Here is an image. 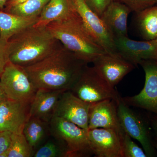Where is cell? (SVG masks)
<instances>
[{"label": "cell", "instance_id": "obj_27", "mask_svg": "<svg viewBox=\"0 0 157 157\" xmlns=\"http://www.w3.org/2000/svg\"><path fill=\"white\" fill-rule=\"evenodd\" d=\"M88 6L99 17L105 9L112 2V0H85Z\"/></svg>", "mask_w": 157, "mask_h": 157}, {"label": "cell", "instance_id": "obj_8", "mask_svg": "<svg viewBox=\"0 0 157 157\" xmlns=\"http://www.w3.org/2000/svg\"><path fill=\"white\" fill-rule=\"evenodd\" d=\"M75 9L91 36L106 53L119 55L114 36L101 17L94 12L85 0H73Z\"/></svg>", "mask_w": 157, "mask_h": 157}, {"label": "cell", "instance_id": "obj_34", "mask_svg": "<svg viewBox=\"0 0 157 157\" xmlns=\"http://www.w3.org/2000/svg\"><path fill=\"white\" fill-rule=\"evenodd\" d=\"M154 147L155 148L156 150H157V137H156V138L155 139V141H154Z\"/></svg>", "mask_w": 157, "mask_h": 157}, {"label": "cell", "instance_id": "obj_12", "mask_svg": "<svg viewBox=\"0 0 157 157\" xmlns=\"http://www.w3.org/2000/svg\"><path fill=\"white\" fill-rule=\"evenodd\" d=\"M118 53L135 67L145 60H157V41H137L126 36L114 37Z\"/></svg>", "mask_w": 157, "mask_h": 157}, {"label": "cell", "instance_id": "obj_33", "mask_svg": "<svg viewBox=\"0 0 157 157\" xmlns=\"http://www.w3.org/2000/svg\"><path fill=\"white\" fill-rule=\"evenodd\" d=\"M9 0H0V9H3Z\"/></svg>", "mask_w": 157, "mask_h": 157}, {"label": "cell", "instance_id": "obj_22", "mask_svg": "<svg viewBox=\"0 0 157 157\" xmlns=\"http://www.w3.org/2000/svg\"><path fill=\"white\" fill-rule=\"evenodd\" d=\"M49 0H27L9 8L8 12L22 16H39Z\"/></svg>", "mask_w": 157, "mask_h": 157}, {"label": "cell", "instance_id": "obj_25", "mask_svg": "<svg viewBox=\"0 0 157 157\" xmlns=\"http://www.w3.org/2000/svg\"><path fill=\"white\" fill-rule=\"evenodd\" d=\"M124 157H146V153L142 148L132 140V138L125 133L122 140Z\"/></svg>", "mask_w": 157, "mask_h": 157}, {"label": "cell", "instance_id": "obj_31", "mask_svg": "<svg viewBox=\"0 0 157 157\" xmlns=\"http://www.w3.org/2000/svg\"><path fill=\"white\" fill-rule=\"evenodd\" d=\"M27 0H10L9 2V9L12 6L24 2Z\"/></svg>", "mask_w": 157, "mask_h": 157}, {"label": "cell", "instance_id": "obj_6", "mask_svg": "<svg viewBox=\"0 0 157 157\" xmlns=\"http://www.w3.org/2000/svg\"><path fill=\"white\" fill-rule=\"evenodd\" d=\"M0 81L8 99L30 104L37 89L24 67L10 61L0 75Z\"/></svg>", "mask_w": 157, "mask_h": 157}, {"label": "cell", "instance_id": "obj_10", "mask_svg": "<svg viewBox=\"0 0 157 157\" xmlns=\"http://www.w3.org/2000/svg\"><path fill=\"white\" fill-rule=\"evenodd\" d=\"M90 104L79 99L70 90L67 91L62 94L59 99L53 116L88 131Z\"/></svg>", "mask_w": 157, "mask_h": 157}, {"label": "cell", "instance_id": "obj_9", "mask_svg": "<svg viewBox=\"0 0 157 157\" xmlns=\"http://www.w3.org/2000/svg\"><path fill=\"white\" fill-rule=\"evenodd\" d=\"M139 65L145 73L144 87L138 94L122 97V99L129 107L145 109L157 115V60H145Z\"/></svg>", "mask_w": 157, "mask_h": 157}, {"label": "cell", "instance_id": "obj_3", "mask_svg": "<svg viewBox=\"0 0 157 157\" xmlns=\"http://www.w3.org/2000/svg\"><path fill=\"white\" fill-rule=\"evenodd\" d=\"M46 27L65 48L87 64L106 52L91 36L76 10L67 18Z\"/></svg>", "mask_w": 157, "mask_h": 157}, {"label": "cell", "instance_id": "obj_32", "mask_svg": "<svg viewBox=\"0 0 157 157\" xmlns=\"http://www.w3.org/2000/svg\"><path fill=\"white\" fill-rule=\"evenodd\" d=\"M6 99H7V98L6 97V94L4 92V90H3L2 85H1V81H0V103L5 101Z\"/></svg>", "mask_w": 157, "mask_h": 157}, {"label": "cell", "instance_id": "obj_11", "mask_svg": "<svg viewBox=\"0 0 157 157\" xmlns=\"http://www.w3.org/2000/svg\"><path fill=\"white\" fill-rule=\"evenodd\" d=\"M88 135L93 154L96 157H124V136L112 129H90Z\"/></svg>", "mask_w": 157, "mask_h": 157}, {"label": "cell", "instance_id": "obj_28", "mask_svg": "<svg viewBox=\"0 0 157 157\" xmlns=\"http://www.w3.org/2000/svg\"><path fill=\"white\" fill-rule=\"evenodd\" d=\"M9 42L5 43L0 41V75L9 61Z\"/></svg>", "mask_w": 157, "mask_h": 157}, {"label": "cell", "instance_id": "obj_20", "mask_svg": "<svg viewBox=\"0 0 157 157\" xmlns=\"http://www.w3.org/2000/svg\"><path fill=\"white\" fill-rule=\"evenodd\" d=\"M50 132L49 123L35 117H29L24 127L23 134L35 150L43 143Z\"/></svg>", "mask_w": 157, "mask_h": 157}, {"label": "cell", "instance_id": "obj_24", "mask_svg": "<svg viewBox=\"0 0 157 157\" xmlns=\"http://www.w3.org/2000/svg\"><path fill=\"white\" fill-rule=\"evenodd\" d=\"M53 138L49 139L38 147L34 152L33 157H66L64 146L60 141Z\"/></svg>", "mask_w": 157, "mask_h": 157}, {"label": "cell", "instance_id": "obj_5", "mask_svg": "<svg viewBox=\"0 0 157 157\" xmlns=\"http://www.w3.org/2000/svg\"><path fill=\"white\" fill-rule=\"evenodd\" d=\"M70 91L82 101L91 104L121 97L115 87L107 82L96 68L86 65Z\"/></svg>", "mask_w": 157, "mask_h": 157}, {"label": "cell", "instance_id": "obj_2", "mask_svg": "<svg viewBox=\"0 0 157 157\" xmlns=\"http://www.w3.org/2000/svg\"><path fill=\"white\" fill-rule=\"evenodd\" d=\"M62 45L46 26H32L9 40V61L28 67L45 58Z\"/></svg>", "mask_w": 157, "mask_h": 157}, {"label": "cell", "instance_id": "obj_21", "mask_svg": "<svg viewBox=\"0 0 157 157\" xmlns=\"http://www.w3.org/2000/svg\"><path fill=\"white\" fill-rule=\"evenodd\" d=\"M137 28L145 41L157 37V6H153L137 13Z\"/></svg>", "mask_w": 157, "mask_h": 157}, {"label": "cell", "instance_id": "obj_35", "mask_svg": "<svg viewBox=\"0 0 157 157\" xmlns=\"http://www.w3.org/2000/svg\"><path fill=\"white\" fill-rule=\"evenodd\" d=\"M156 39V40H157V37L156 39Z\"/></svg>", "mask_w": 157, "mask_h": 157}, {"label": "cell", "instance_id": "obj_19", "mask_svg": "<svg viewBox=\"0 0 157 157\" xmlns=\"http://www.w3.org/2000/svg\"><path fill=\"white\" fill-rule=\"evenodd\" d=\"M75 11L73 0H49L34 26H46L52 21L67 18Z\"/></svg>", "mask_w": 157, "mask_h": 157}, {"label": "cell", "instance_id": "obj_26", "mask_svg": "<svg viewBox=\"0 0 157 157\" xmlns=\"http://www.w3.org/2000/svg\"><path fill=\"white\" fill-rule=\"evenodd\" d=\"M125 5L136 14L157 4L156 0H112Z\"/></svg>", "mask_w": 157, "mask_h": 157}, {"label": "cell", "instance_id": "obj_14", "mask_svg": "<svg viewBox=\"0 0 157 157\" xmlns=\"http://www.w3.org/2000/svg\"><path fill=\"white\" fill-rule=\"evenodd\" d=\"M30 104L6 99L0 103V132L23 133L29 117Z\"/></svg>", "mask_w": 157, "mask_h": 157}, {"label": "cell", "instance_id": "obj_18", "mask_svg": "<svg viewBox=\"0 0 157 157\" xmlns=\"http://www.w3.org/2000/svg\"><path fill=\"white\" fill-rule=\"evenodd\" d=\"M39 16H22L0 10V41L8 43L14 35L35 25Z\"/></svg>", "mask_w": 157, "mask_h": 157}, {"label": "cell", "instance_id": "obj_23", "mask_svg": "<svg viewBox=\"0 0 157 157\" xmlns=\"http://www.w3.org/2000/svg\"><path fill=\"white\" fill-rule=\"evenodd\" d=\"M34 150L23 133H12L11 144L8 151V157L33 156Z\"/></svg>", "mask_w": 157, "mask_h": 157}, {"label": "cell", "instance_id": "obj_4", "mask_svg": "<svg viewBox=\"0 0 157 157\" xmlns=\"http://www.w3.org/2000/svg\"><path fill=\"white\" fill-rule=\"evenodd\" d=\"M51 135L64 146L66 157H89L93 154L88 131L53 116L49 122Z\"/></svg>", "mask_w": 157, "mask_h": 157}, {"label": "cell", "instance_id": "obj_13", "mask_svg": "<svg viewBox=\"0 0 157 157\" xmlns=\"http://www.w3.org/2000/svg\"><path fill=\"white\" fill-rule=\"evenodd\" d=\"M117 101L107 99L90 104L89 113L88 130L104 128L110 129L123 136L117 115Z\"/></svg>", "mask_w": 157, "mask_h": 157}, {"label": "cell", "instance_id": "obj_7", "mask_svg": "<svg viewBox=\"0 0 157 157\" xmlns=\"http://www.w3.org/2000/svg\"><path fill=\"white\" fill-rule=\"evenodd\" d=\"M118 117L125 133L140 142L147 157H155L156 150L149 128L148 121L133 111L120 97L117 102Z\"/></svg>", "mask_w": 157, "mask_h": 157}, {"label": "cell", "instance_id": "obj_36", "mask_svg": "<svg viewBox=\"0 0 157 157\" xmlns=\"http://www.w3.org/2000/svg\"><path fill=\"white\" fill-rule=\"evenodd\" d=\"M156 1H157V0H156Z\"/></svg>", "mask_w": 157, "mask_h": 157}, {"label": "cell", "instance_id": "obj_15", "mask_svg": "<svg viewBox=\"0 0 157 157\" xmlns=\"http://www.w3.org/2000/svg\"><path fill=\"white\" fill-rule=\"evenodd\" d=\"M93 63L101 76L113 87L136 67L120 56L106 52L98 56Z\"/></svg>", "mask_w": 157, "mask_h": 157}, {"label": "cell", "instance_id": "obj_1", "mask_svg": "<svg viewBox=\"0 0 157 157\" xmlns=\"http://www.w3.org/2000/svg\"><path fill=\"white\" fill-rule=\"evenodd\" d=\"M87 64L62 45L42 60L24 68L37 89L67 91Z\"/></svg>", "mask_w": 157, "mask_h": 157}, {"label": "cell", "instance_id": "obj_16", "mask_svg": "<svg viewBox=\"0 0 157 157\" xmlns=\"http://www.w3.org/2000/svg\"><path fill=\"white\" fill-rule=\"evenodd\" d=\"M65 91L40 88L37 90L30 104L29 117H35L49 123L62 94Z\"/></svg>", "mask_w": 157, "mask_h": 157}, {"label": "cell", "instance_id": "obj_17", "mask_svg": "<svg viewBox=\"0 0 157 157\" xmlns=\"http://www.w3.org/2000/svg\"><path fill=\"white\" fill-rule=\"evenodd\" d=\"M132 11L122 3L112 1L100 17L114 37H128L127 22Z\"/></svg>", "mask_w": 157, "mask_h": 157}, {"label": "cell", "instance_id": "obj_30", "mask_svg": "<svg viewBox=\"0 0 157 157\" xmlns=\"http://www.w3.org/2000/svg\"><path fill=\"white\" fill-rule=\"evenodd\" d=\"M149 121L152 128L153 129L157 137V115H154L149 117Z\"/></svg>", "mask_w": 157, "mask_h": 157}, {"label": "cell", "instance_id": "obj_29", "mask_svg": "<svg viewBox=\"0 0 157 157\" xmlns=\"http://www.w3.org/2000/svg\"><path fill=\"white\" fill-rule=\"evenodd\" d=\"M12 133L7 131L0 132V155L8 151L11 144Z\"/></svg>", "mask_w": 157, "mask_h": 157}]
</instances>
